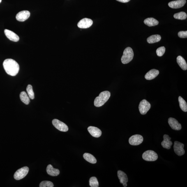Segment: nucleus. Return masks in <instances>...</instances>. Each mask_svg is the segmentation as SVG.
Here are the masks:
<instances>
[{"mask_svg":"<svg viewBox=\"0 0 187 187\" xmlns=\"http://www.w3.org/2000/svg\"><path fill=\"white\" fill-rule=\"evenodd\" d=\"M118 176L120 183L123 184V186L126 187L127 186V183L128 182V179L126 174L123 171L119 170L118 172Z\"/></svg>","mask_w":187,"mask_h":187,"instance_id":"obj_13","label":"nucleus"},{"mask_svg":"<svg viewBox=\"0 0 187 187\" xmlns=\"http://www.w3.org/2000/svg\"><path fill=\"white\" fill-rule=\"evenodd\" d=\"M165 47H159L156 50L157 55L159 56H163L165 53Z\"/></svg>","mask_w":187,"mask_h":187,"instance_id":"obj_30","label":"nucleus"},{"mask_svg":"<svg viewBox=\"0 0 187 187\" xmlns=\"http://www.w3.org/2000/svg\"><path fill=\"white\" fill-rule=\"evenodd\" d=\"M142 158L146 161L153 162L156 161L158 158L157 154L152 150H148L143 153Z\"/></svg>","mask_w":187,"mask_h":187,"instance_id":"obj_4","label":"nucleus"},{"mask_svg":"<svg viewBox=\"0 0 187 187\" xmlns=\"http://www.w3.org/2000/svg\"><path fill=\"white\" fill-rule=\"evenodd\" d=\"M4 33L7 37L12 41L16 42L19 40V36L13 31L8 29H5Z\"/></svg>","mask_w":187,"mask_h":187,"instance_id":"obj_15","label":"nucleus"},{"mask_svg":"<svg viewBox=\"0 0 187 187\" xmlns=\"http://www.w3.org/2000/svg\"><path fill=\"white\" fill-rule=\"evenodd\" d=\"M161 39V37L160 35H152L147 39V41L149 43H153L159 42Z\"/></svg>","mask_w":187,"mask_h":187,"instance_id":"obj_23","label":"nucleus"},{"mask_svg":"<svg viewBox=\"0 0 187 187\" xmlns=\"http://www.w3.org/2000/svg\"><path fill=\"white\" fill-rule=\"evenodd\" d=\"M29 171V167L26 166L19 169L14 174V178L16 180H19L23 179L27 175Z\"/></svg>","mask_w":187,"mask_h":187,"instance_id":"obj_5","label":"nucleus"},{"mask_svg":"<svg viewBox=\"0 0 187 187\" xmlns=\"http://www.w3.org/2000/svg\"><path fill=\"white\" fill-rule=\"evenodd\" d=\"M151 108V104L147 100L144 99L140 102L139 106V111L142 115H145Z\"/></svg>","mask_w":187,"mask_h":187,"instance_id":"obj_6","label":"nucleus"},{"mask_svg":"<svg viewBox=\"0 0 187 187\" xmlns=\"http://www.w3.org/2000/svg\"><path fill=\"white\" fill-rule=\"evenodd\" d=\"M184 144L180 142L175 141L174 142V149L175 153L179 156L184 155L185 151L184 149Z\"/></svg>","mask_w":187,"mask_h":187,"instance_id":"obj_8","label":"nucleus"},{"mask_svg":"<svg viewBox=\"0 0 187 187\" xmlns=\"http://www.w3.org/2000/svg\"><path fill=\"white\" fill-rule=\"evenodd\" d=\"M163 141L161 143L162 147L167 149H170L173 144L172 141H170L171 138L168 135H165L163 136Z\"/></svg>","mask_w":187,"mask_h":187,"instance_id":"obj_16","label":"nucleus"},{"mask_svg":"<svg viewBox=\"0 0 187 187\" xmlns=\"http://www.w3.org/2000/svg\"><path fill=\"white\" fill-rule=\"evenodd\" d=\"M46 171L47 174L52 176H57L60 174V171L58 169L54 168L50 164L47 166Z\"/></svg>","mask_w":187,"mask_h":187,"instance_id":"obj_19","label":"nucleus"},{"mask_svg":"<svg viewBox=\"0 0 187 187\" xmlns=\"http://www.w3.org/2000/svg\"><path fill=\"white\" fill-rule=\"evenodd\" d=\"M83 157L84 159L88 162L91 164H96L97 160L94 156L90 153H85L83 155Z\"/></svg>","mask_w":187,"mask_h":187,"instance_id":"obj_22","label":"nucleus"},{"mask_svg":"<svg viewBox=\"0 0 187 187\" xmlns=\"http://www.w3.org/2000/svg\"><path fill=\"white\" fill-rule=\"evenodd\" d=\"M134 53L133 50L130 47H126L123 52L121 60L123 64H126L130 62L133 59Z\"/></svg>","mask_w":187,"mask_h":187,"instance_id":"obj_3","label":"nucleus"},{"mask_svg":"<svg viewBox=\"0 0 187 187\" xmlns=\"http://www.w3.org/2000/svg\"><path fill=\"white\" fill-rule=\"evenodd\" d=\"M111 96V93L108 91L100 93L99 96L95 98L94 104L96 107H100L104 105L108 100Z\"/></svg>","mask_w":187,"mask_h":187,"instance_id":"obj_2","label":"nucleus"},{"mask_svg":"<svg viewBox=\"0 0 187 187\" xmlns=\"http://www.w3.org/2000/svg\"><path fill=\"white\" fill-rule=\"evenodd\" d=\"M52 123L54 126L59 131L62 132H67L68 131V127L67 126L62 122L59 120L54 119L53 120Z\"/></svg>","mask_w":187,"mask_h":187,"instance_id":"obj_7","label":"nucleus"},{"mask_svg":"<svg viewBox=\"0 0 187 187\" xmlns=\"http://www.w3.org/2000/svg\"><path fill=\"white\" fill-rule=\"evenodd\" d=\"M144 23L146 25L150 27L158 25L159 24V22L157 20L151 17L145 19L144 21Z\"/></svg>","mask_w":187,"mask_h":187,"instance_id":"obj_21","label":"nucleus"},{"mask_svg":"<svg viewBox=\"0 0 187 187\" xmlns=\"http://www.w3.org/2000/svg\"><path fill=\"white\" fill-rule=\"evenodd\" d=\"M116 1L122 3H126L128 2L130 0H116Z\"/></svg>","mask_w":187,"mask_h":187,"instance_id":"obj_32","label":"nucleus"},{"mask_svg":"<svg viewBox=\"0 0 187 187\" xmlns=\"http://www.w3.org/2000/svg\"><path fill=\"white\" fill-rule=\"evenodd\" d=\"M40 187H53V183L49 181H43L40 183Z\"/></svg>","mask_w":187,"mask_h":187,"instance_id":"obj_29","label":"nucleus"},{"mask_svg":"<svg viewBox=\"0 0 187 187\" xmlns=\"http://www.w3.org/2000/svg\"><path fill=\"white\" fill-rule=\"evenodd\" d=\"M89 186L91 187H98L99 183L98 179L95 177H91L89 180Z\"/></svg>","mask_w":187,"mask_h":187,"instance_id":"obj_28","label":"nucleus"},{"mask_svg":"<svg viewBox=\"0 0 187 187\" xmlns=\"http://www.w3.org/2000/svg\"><path fill=\"white\" fill-rule=\"evenodd\" d=\"M186 3V0H177L170 2L168 5L171 8L177 9L182 8Z\"/></svg>","mask_w":187,"mask_h":187,"instance_id":"obj_14","label":"nucleus"},{"mask_svg":"<svg viewBox=\"0 0 187 187\" xmlns=\"http://www.w3.org/2000/svg\"><path fill=\"white\" fill-rule=\"evenodd\" d=\"M3 66L5 72L9 75L14 76L19 73V65L14 60L11 59L5 60Z\"/></svg>","mask_w":187,"mask_h":187,"instance_id":"obj_1","label":"nucleus"},{"mask_svg":"<svg viewBox=\"0 0 187 187\" xmlns=\"http://www.w3.org/2000/svg\"><path fill=\"white\" fill-rule=\"evenodd\" d=\"M20 99L23 103L26 105H28L30 102V98L25 91H22L20 94Z\"/></svg>","mask_w":187,"mask_h":187,"instance_id":"obj_24","label":"nucleus"},{"mask_svg":"<svg viewBox=\"0 0 187 187\" xmlns=\"http://www.w3.org/2000/svg\"><path fill=\"white\" fill-rule=\"evenodd\" d=\"M187 17V14L185 12H183L175 14L174 15L175 19H180V20H184L186 19Z\"/></svg>","mask_w":187,"mask_h":187,"instance_id":"obj_26","label":"nucleus"},{"mask_svg":"<svg viewBox=\"0 0 187 187\" xmlns=\"http://www.w3.org/2000/svg\"><path fill=\"white\" fill-rule=\"evenodd\" d=\"M1 0H0V3L1 2Z\"/></svg>","mask_w":187,"mask_h":187,"instance_id":"obj_33","label":"nucleus"},{"mask_svg":"<svg viewBox=\"0 0 187 187\" xmlns=\"http://www.w3.org/2000/svg\"><path fill=\"white\" fill-rule=\"evenodd\" d=\"M159 70L155 69H151L146 74L145 78L148 80H151L154 79L159 74Z\"/></svg>","mask_w":187,"mask_h":187,"instance_id":"obj_18","label":"nucleus"},{"mask_svg":"<svg viewBox=\"0 0 187 187\" xmlns=\"http://www.w3.org/2000/svg\"><path fill=\"white\" fill-rule=\"evenodd\" d=\"M143 137L142 136L139 135H135L130 137L129 142L131 145L137 146L142 144L143 142Z\"/></svg>","mask_w":187,"mask_h":187,"instance_id":"obj_9","label":"nucleus"},{"mask_svg":"<svg viewBox=\"0 0 187 187\" xmlns=\"http://www.w3.org/2000/svg\"><path fill=\"white\" fill-rule=\"evenodd\" d=\"M88 131L92 136L98 138L102 135V131L96 127L90 126L88 127Z\"/></svg>","mask_w":187,"mask_h":187,"instance_id":"obj_17","label":"nucleus"},{"mask_svg":"<svg viewBox=\"0 0 187 187\" xmlns=\"http://www.w3.org/2000/svg\"><path fill=\"white\" fill-rule=\"evenodd\" d=\"M178 36L181 38H186L187 37V31H181L178 33Z\"/></svg>","mask_w":187,"mask_h":187,"instance_id":"obj_31","label":"nucleus"},{"mask_svg":"<svg viewBox=\"0 0 187 187\" xmlns=\"http://www.w3.org/2000/svg\"><path fill=\"white\" fill-rule=\"evenodd\" d=\"M30 13L28 10H23L17 14L16 18L17 21L20 22H24L30 16Z\"/></svg>","mask_w":187,"mask_h":187,"instance_id":"obj_11","label":"nucleus"},{"mask_svg":"<svg viewBox=\"0 0 187 187\" xmlns=\"http://www.w3.org/2000/svg\"><path fill=\"white\" fill-rule=\"evenodd\" d=\"M26 91L29 98L32 100L34 99V94L33 89L32 86L29 85L26 88Z\"/></svg>","mask_w":187,"mask_h":187,"instance_id":"obj_27","label":"nucleus"},{"mask_svg":"<svg viewBox=\"0 0 187 187\" xmlns=\"http://www.w3.org/2000/svg\"><path fill=\"white\" fill-rule=\"evenodd\" d=\"M93 21L91 19L88 18H84L79 21L78 23V27L81 29H87L92 25Z\"/></svg>","mask_w":187,"mask_h":187,"instance_id":"obj_10","label":"nucleus"},{"mask_svg":"<svg viewBox=\"0 0 187 187\" xmlns=\"http://www.w3.org/2000/svg\"><path fill=\"white\" fill-rule=\"evenodd\" d=\"M179 107L181 110L183 111H187V104L186 102L182 97L179 96Z\"/></svg>","mask_w":187,"mask_h":187,"instance_id":"obj_25","label":"nucleus"},{"mask_svg":"<svg viewBox=\"0 0 187 187\" xmlns=\"http://www.w3.org/2000/svg\"><path fill=\"white\" fill-rule=\"evenodd\" d=\"M177 62L180 67L183 70L187 69V64L186 61L182 56H178L177 58Z\"/></svg>","mask_w":187,"mask_h":187,"instance_id":"obj_20","label":"nucleus"},{"mask_svg":"<svg viewBox=\"0 0 187 187\" xmlns=\"http://www.w3.org/2000/svg\"><path fill=\"white\" fill-rule=\"evenodd\" d=\"M168 123L172 129L175 130H179L181 129V124L174 118H169L168 120Z\"/></svg>","mask_w":187,"mask_h":187,"instance_id":"obj_12","label":"nucleus"}]
</instances>
